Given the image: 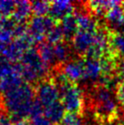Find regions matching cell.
Returning a JSON list of instances; mask_svg holds the SVG:
<instances>
[{
	"instance_id": "1f68e13d",
	"label": "cell",
	"mask_w": 124,
	"mask_h": 125,
	"mask_svg": "<svg viewBox=\"0 0 124 125\" xmlns=\"http://www.w3.org/2000/svg\"><path fill=\"white\" fill-rule=\"evenodd\" d=\"M118 31H119V33H121V34L124 35V21H123V23L121 24V27H120V28L118 29Z\"/></svg>"
},
{
	"instance_id": "ffe728a7",
	"label": "cell",
	"mask_w": 124,
	"mask_h": 125,
	"mask_svg": "<svg viewBox=\"0 0 124 125\" xmlns=\"http://www.w3.org/2000/svg\"><path fill=\"white\" fill-rule=\"evenodd\" d=\"M111 50L121 59H124V35L121 33L113 34L110 38Z\"/></svg>"
},
{
	"instance_id": "5bb4252c",
	"label": "cell",
	"mask_w": 124,
	"mask_h": 125,
	"mask_svg": "<svg viewBox=\"0 0 124 125\" xmlns=\"http://www.w3.org/2000/svg\"><path fill=\"white\" fill-rule=\"evenodd\" d=\"M32 13L31 3L28 1H17L12 14V18L17 23H26Z\"/></svg>"
},
{
	"instance_id": "2e32d148",
	"label": "cell",
	"mask_w": 124,
	"mask_h": 125,
	"mask_svg": "<svg viewBox=\"0 0 124 125\" xmlns=\"http://www.w3.org/2000/svg\"><path fill=\"white\" fill-rule=\"evenodd\" d=\"M122 4L120 1H114V0H99V1H90L88 3L93 14L98 15V16H102L106 15L108 11L110 10L111 8L120 6Z\"/></svg>"
},
{
	"instance_id": "52a82bcc",
	"label": "cell",
	"mask_w": 124,
	"mask_h": 125,
	"mask_svg": "<svg viewBox=\"0 0 124 125\" xmlns=\"http://www.w3.org/2000/svg\"><path fill=\"white\" fill-rule=\"evenodd\" d=\"M110 48L109 34L105 29L99 28L96 34L95 41L90 50L86 54L87 58L101 59L108 55V50Z\"/></svg>"
},
{
	"instance_id": "836d02e7",
	"label": "cell",
	"mask_w": 124,
	"mask_h": 125,
	"mask_svg": "<svg viewBox=\"0 0 124 125\" xmlns=\"http://www.w3.org/2000/svg\"><path fill=\"white\" fill-rule=\"evenodd\" d=\"M122 106H123V109H124V104H123V105H122Z\"/></svg>"
},
{
	"instance_id": "44dd1931",
	"label": "cell",
	"mask_w": 124,
	"mask_h": 125,
	"mask_svg": "<svg viewBox=\"0 0 124 125\" xmlns=\"http://www.w3.org/2000/svg\"><path fill=\"white\" fill-rule=\"evenodd\" d=\"M54 52H55V57L57 63L59 64H64L68 62L70 57V49L69 47L64 42H60L59 44L54 45Z\"/></svg>"
},
{
	"instance_id": "6da1fadb",
	"label": "cell",
	"mask_w": 124,
	"mask_h": 125,
	"mask_svg": "<svg viewBox=\"0 0 124 125\" xmlns=\"http://www.w3.org/2000/svg\"><path fill=\"white\" fill-rule=\"evenodd\" d=\"M35 100L36 90L26 82L13 91L4 94V109L9 114L13 124L29 117Z\"/></svg>"
},
{
	"instance_id": "d6986e66",
	"label": "cell",
	"mask_w": 124,
	"mask_h": 125,
	"mask_svg": "<svg viewBox=\"0 0 124 125\" xmlns=\"http://www.w3.org/2000/svg\"><path fill=\"white\" fill-rule=\"evenodd\" d=\"M38 52L42 60L48 67L57 64L55 52H54V45H51L48 42H42L40 44H38Z\"/></svg>"
},
{
	"instance_id": "e0dca14e",
	"label": "cell",
	"mask_w": 124,
	"mask_h": 125,
	"mask_svg": "<svg viewBox=\"0 0 124 125\" xmlns=\"http://www.w3.org/2000/svg\"><path fill=\"white\" fill-rule=\"evenodd\" d=\"M77 23L79 27V30H83V31H97L98 25L95 19L88 14L86 11H79L76 15Z\"/></svg>"
},
{
	"instance_id": "30bf717a",
	"label": "cell",
	"mask_w": 124,
	"mask_h": 125,
	"mask_svg": "<svg viewBox=\"0 0 124 125\" xmlns=\"http://www.w3.org/2000/svg\"><path fill=\"white\" fill-rule=\"evenodd\" d=\"M84 81L95 82L100 81L103 75V67L100 59L87 58L84 59Z\"/></svg>"
},
{
	"instance_id": "cb8c5ba5",
	"label": "cell",
	"mask_w": 124,
	"mask_h": 125,
	"mask_svg": "<svg viewBox=\"0 0 124 125\" xmlns=\"http://www.w3.org/2000/svg\"><path fill=\"white\" fill-rule=\"evenodd\" d=\"M64 38L65 37H64L63 31L60 28V25H56L47 35L46 39H47V42L50 43L51 45H56V44H59L62 42Z\"/></svg>"
},
{
	"instance_id": "f546056e",
	"label": "cell",
	"mask_w": 124,
	"mask_h": 125,
	"mask_svg": "<svg viewBox=\"0 0 124 125\" xmlns=\"http://www.w3.org/2000/svg\"><path fill=\"white\" fill-rule=\"evenodd\" d=\"M117 98L122 105L124 104V81L119 84L117 88Z\"/></svg>"
},
{
	"instance_id": "f1b7e54d",
	"label": "cell",
	"mask_w": 124,
	"mask_h": 125,
	"mask_svg": "<svg viewBox=\"0 0 124 125\" xmlns=\"http://www.w3.org/2000/svg\"><path fill=\"white\" fill-rule=\"evenodd\" d=\"M0 125H13V122L6 110L0 111Z\"/></svg>"
},
{
	"instance_id": "603a6c76",
	"label": "cell",
	"mask_w": 124,
	"mask_h": 125,
	"mask_svg": "<svg viewBox=\"0 0 124 125\" xmlns=\"http://www.w3.org/2000/svg\"><path fill=\"white\" fill-rule=\"evenodd\" d=\"M15 70V63H12L3 55H0V80H3L4 78L8 76L12 72H14Z\"/></svg>"
},
{
	"instance_id": "4fadbf2b",
	"label": "cell",
	"mask_w": 124,
	"mask_h": 125,
	"mask_svg": "<svg viewBox=\"0 0 124 125\" xmlns=\"http://www.w3.org/2000/svg\"><path fill=\"white\" fill-rule=\"evenodd\" d=\"M65 111L62 102L58 101L44 109V116L52 124H60L66 116Z\"/></svg>"
},
{
	"instance_id": "484cf974",
	"label": "cell",
	"mask_w": 124,
	"mask_h": 125,
	"mask_svg": "<svg viewBox=\"0 0 124 125\" xmlns=\"http://www.w3.org/2000/svg\"><path fill=\"white\" fill-rule=\"evenodd\" d=\"M14 34L11 28L7 27H1L0 28V44L7 46L13 41Z\"/></svg>"
},
{
	"instance_id": "5b68a950",
	"label": "cell",
	"mask_w": 124,
	"mask_h": 125,
	"mask_svg": "<svg viewBox=\"0 0 124 125\" xmlns=\"http://www.w3.org/2000/svg\"><path fill=\"white\" fill-rule=\"evenodd\" d=\"M56 25L55 20L48 16L33 17L28 22V33L34 43L40 44Z\"/></svg>"
},
{
	"instance_id": "8992f818",
	"label": "cell",
	"mask_w": 124,
	"mask_h": 125,
	"mask_svg": "<svg viewBox=\"0 0 124 125\" xmlns=\"http://www.w3.org/2000/svg\"><path fill=\"white\" fill-rule=\"evenodd\" d=\"M35 90L37 100L44 106V108L59 101L60 92L53 80H41L38 83V86Z\"/></svg>"
},
{
	"instance_id": "8fae6325",
	"label": "cell",
	"mask_w": 124,
	"mask_h": 125,
	"mask_svg": "<svg viewBox=\"0 0 124 125\" xmlns=\"http://www.w3.org/2000/svg\"><path fill=\"white\" fill-rule=\"evenodd\" d=\"M75 9L74 3L68 0H57L50 3L49 17L54 20H62L63 18L72 15Z\"/></svg>"
},
{
	"instance_id": "83f0119b",
	"label": "cell",
	"mask_w": 124,
	"mask_h": 125,
	"mask_svg": "<svg viewBox=\"0 0 124 125\" xmlns=\"http://www.w3.org/2000/svg\"><path fill=\"white\" fill-rule=\"evenodd\" d=\"M30 125H53L51 122L46 118L44 115L37 117V118L31 119Z\"/></svg>"
},
{
	"instance_id": "277c9868",
	"label": "cell",
	"mask_w": 124,
	"mask_h": 125,
	"mask_svg": "<svg viewBox=\"0 0 124 125\" xmlns=\"http://www.w3.org/2000/svg\"><path fill=\"white\" fill-rule=\"evenodd\" d=\"M61 102L65 110L71 114H79L84 107V98L82 90L75 84H70L60 91Z\"/></svg>"
},
{
	"instance_id": "4dcf8cb0",
	"label": "cell",
	"mask_w": 124,
	"mask_h": 125,
	"mask_svg": "<svg viewBox=\"0 0 124 125\" xmlns=\"http://www.w3.org/2000/svg\"><path fill=\"white\" fill-rule=\"evenodd\" d=\"M118 70H119L120 75L124 79V60L123 61H121V62L119 64V66H118Z\"/></svg>"
},
{
	"instance_id": "d6a6232c",
	"label": "cell",
	"mask_w": 124,
	"mask_h": 125,
	"mask_svg": "<svg viewBox=\"0 0 124 125\" xmlns=\"http://www.w3.org/2000/svg\"><path fill=\"white\" fill-rule=\"evenodd\" d=\"M122 6H123V8H124V2L122 3Z\"/></svg>"
},
{
	"instance_id": "ac0fdd59",
	"label": "cell",
	"mask_w": 124,
	"mask_h": 125,
	"mask_svg": "<svg viewBox=\"0 0 124 125\" xmlns=\"http://www.w3.org/2000/svg\"><path fill=\"white\" fill-rule=\"evenodd\" d=\"M60 28H61L64 37L67 39H72L74 36L79 31V27L77 23L76 17L74 15H69L65 18H63L60 23Z\"/></svg>"
},
{
	"instance_id": "d4e9b609",
	"label": "cell",
	"mask_w": 124,
	"mask_h": 125,
	"mask_svg": "<svg viewBox=\"0 0 124 125\" xmlns=\"http://www.w3.org/2000/svg\"><path fill=\"white\" fill-rule=\"evenodd\" d=\"M16 7V2L8 1V0H2L0 1V16L3 18H8L12 16Z\"/></svg>"
},
{
	"instance_id": "9c48e42d",
	"label": "cell",
	"mask_w": 124,
	"mask_h": 125,
	"mask_svg": "<svg viewBox=\"0 0 124 125\" xmlns=\"http://www.w3.org/2000/svg\"><path fill=\"white\" fill-rule=\"evenodd\" d=\"M60 71L71 83L84 81V60L70 59L63 64Z\"/></svg>"
},
{
	"instance_id": "7c38bea8",
	"label": "cell",
	"mask_w": 124,
	"mask_h": 125,
	"mask_svg": "<svg viewBox=\"0 0 124 125\" xmlns=\"http://www.w3.org/2000/svg\"><path fill=\"white\" fill-rule=\"evenodd\" d=\"M15 65H16V63H15ZM24 83V80L16 67V70L14 72H12L8 76L4 78L3 80H0V93L2 95L7 94L10 91L15 90L17 88H19Z\"/></svg>"
},
{
	"instance_id": "7402d4cb",
	"label": "cell",
	"mask_w": 124,
	"mask_h": 125,
	"mask_svg": "<svg viewBox=\"0 0 124 125\" xmlns=\"http://www.w3.org/2000/svg\"><path fill=\"white\" fill-rule=\"evenodd\" d=\"M32 13L35 17H43L49 13L50 2L48 1H34L31 2Z\"/></svg>"
},
{
	"instance_id": "ba28073f",
	"label": "cell",
	"mask_w": 124,
	"mask_h": 125,
	"mask_svg": "<svg viewBox=\"0 0 124 125\" xmlns=\"http://www.w3.org/2000/svg\"><path fill=\"white\" fill-rule=\"evenodd\" d=\"M97 31L79 30L77 32V34L71 39L74 51L79 55H86L95 41Z\"/></svg>"
},
{
	"instance_id": "3957f363",
	"label": "cell",
	"mask_w": 124,
	"mask_h": 125,
	"mask_svg": "<svg viewBox=\"0 0 124 125\" xmlns=\"http://www.w3.org/2000/svg\"><path fill=\"white\" fill-rule=\"evenodd\" d=\"M91 98L95 112L99 117L110 121V119L116 116L118 103L111 90L99 85L97 88H94Z\"/></svg>"
},
{
	"instance_id": "4316f807",
	"label": "cell",
	"mask_w": 124,
	"mask_h": 125,
	"mask_svg": "<svg viewBox=\"0 0 124 125\" xmlns=\"http://www.w3.org/2000/svg\"><path fill=\"white\" fill-rule=\"evenodd\" d=\"M60 125H84L82 119L77 114L68 113L63 119Z\"/></svg>"
},
{
	"instance_id": "9a60e30c",
	"label": "cell",
	"mask_w": 124,
	"mask_h": 125,
	"mask_svg": "<svg viewBox=\"0 0 124 125\" xmlns=\"http://www.w3.org/2000/svg\"><path fill=\"white\" fill-rule=\"evenodd\" d=\"M104 17L110 28L118 30L124 21V8L117 6L108 11Z\"/></svg>"
},
{
	"instance_id": "7a4b0ae2",
	"label": "cell",
	"mask_w": 124,
	"mask_h": 125,
	"mask_svg": "<svg viewBox=\"0 0 124 125\" xmlns=\"http://www.w3.org/2000/svg\"><path fill=\"white\" fill-rule=\"evenodd\" d=\"M16 67L23 80L28 84L40 82L48 74V66L33 48L28 49L22 56L20 61L16 63Z\"/></svg>"
}]
</instances>
